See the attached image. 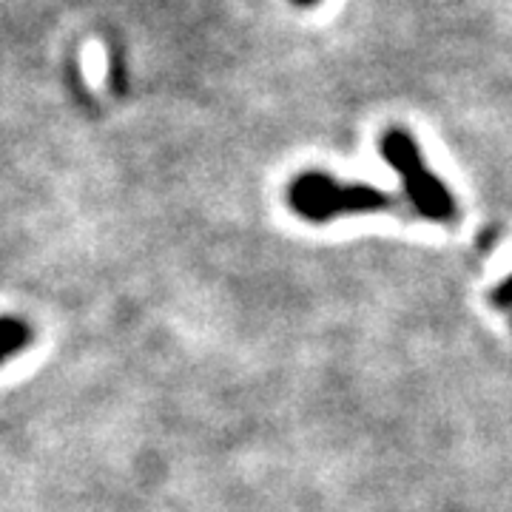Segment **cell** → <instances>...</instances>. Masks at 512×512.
<instances>
[{
	"label": "cell",
	"mask_w": 512,
	"mask_h": 512,
	"mask_svg": "<svg viewBox=\"0 0 512 512\" xmlns=\"http://www.w3.org/2000/svg\"><path fill=\"white\" fill-rule=\"evenodd\" d=\"M291 208L308 222H330L345 214H376V211H399V200L365 183H339L322 171L299 174L288 188Z\"/></svg>",
	"instance_id": "1"
},
{
	"label": "cell",
	"mask_w": 512,
	"mask_h": 512,
	"mask_svg": "<svg viewBox=\"0 0 512 512\" xmlns=\"http://www.w3.org/2000/svg\"><path fill=\"white\" fill-rule=\"evenodd\" d=\"M382 157L393 165L404 185V197L413 202L424 220L430 222H453L458 217V205L453 191L441 183L439 177L430 171V165L421 157L419 143L404 131V128H390L382 134Z\"/></svg>",
	"instance_id": "2"
},
{
	"label": "cell",
	"mask_w": 512,
	"mask_h": 512,
	"mask_svg": "<svg viewBox=\"0 0 512 512\" xmlns=\"http://www.w3.org/2000/svg\"><path fill=\"white\" fill-rule=\"evenodd\" d=\"M32 328L18 316H0V365L29 348Z\"/></svg>",
	"instance_id": "3"
},
{
	"label": "cell",
	"mask_w": 512,
	"mask_h": 512,
	"mask_svg": "<svg viewBox=\"0 0 512 512\" xmlns=\"http://www.w3.org/2000/svg\"><path fill=\"white\" fill-rule=\"evenodd\" d=\"M493 302L498 308H512V274L498 282V288L493 291Z\"/></svg>",
	"instance_id": "4"
},
{
	"label": "cell",
	"mask_w": 512,
	"mask_h": 512,
	"mask_svg": "<svg viewBox=\"0 0 512 512\" xmlns=\"http://www.w3.org/2000/svg\"><path fill=\"white\" fill-rule=\"evenodd\" d=\"M296 6H313V3H319V0H293Z\"/></svg>",
	"instance_id": "5"
}]
</instances>
